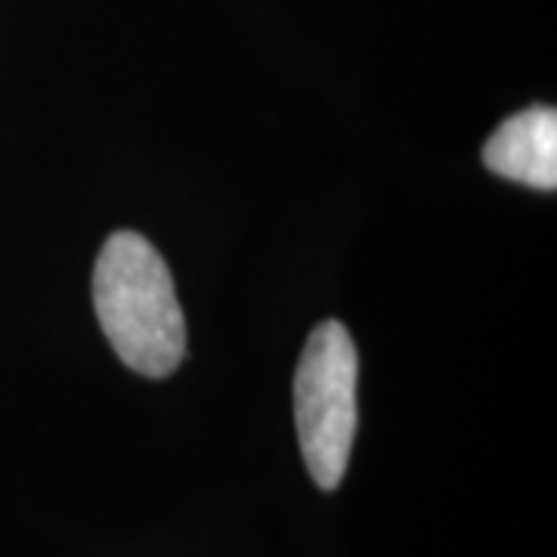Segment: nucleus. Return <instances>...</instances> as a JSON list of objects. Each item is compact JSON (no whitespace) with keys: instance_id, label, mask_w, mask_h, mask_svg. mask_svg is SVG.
Instances as JSON below:
<instances>
[{"instance_id":"f03ea898","label":"nucleus","mask_w":557,"mask_h":557,"mask_svg":"<svg viewBox=\"0 0 557 557\" xmlns=\"http://www.w3.org/2000/svg\"><path fill=\"white\" fill-rule=\"evenodd\" d=\"M357 344L338 319L310 332L295 369V424L307 471L319 490H335L357 437Z\"/></svg>"},{"instance_id":"7ed1b4c3","label":"nucleus","mask_w":557,"mask_h":557,"mask_svg":"<svg viewBox=\"0 0 557 557\" xmlns=\"http://www.w3.org/2000/svg\"><path fill=\"white\" fill-rule=\"evenodd\" d=\"M483 164L505 180L533 189H557V112L533 106L502 121L483 146Z\"/></svg>"},{"instance_id":"f257e3e1","label":"nucleus","mask_w":557,"mask_h":557,"mask_svg":"<svg viewBox=\"0 0 557 557\" xmlns=\"http://www.w3.org/2000/svg\"><path fill=\"white\" fill-rule=\"evenodd\" d=\"M94 310L124 366L164 379L186 354V319L168 263L149 242L119 230L94 267Z\"/></svg>"}]
</instances>
